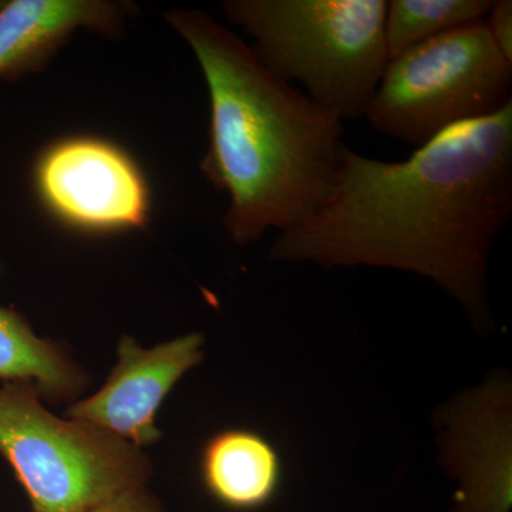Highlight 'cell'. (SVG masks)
Here are the masks:
<instances>
[{
    "label": "cell",
    "mask_w": 512,
    "mask_h": 512,
    "mask_svg": "<svg viewBox=\"0 0 512 512\" xmlns=\"http://www.w3.org/2000/svg\"><path fill=\"white\" fill-rule=\"evenodd\" d=\"M512 214V104L404 161L346 147L318 210L279 232L272 261L399 269L430 279L491 329L487 266Z\"/></svg>",
    "instance_id": "1"
},
{
    "label": "cell",
    "mask_w": 512,
    "mask_h": 512,
    "mask_svg": "<svg viewBox=\"0 0 512 512\" xmlns=\"http://www.w3.org/2000/svg\"><path fill=\"white\" fill-rule=\"evenodd\" d=\"M165 19L200 63L210 94V143L201 170L227 192L225 227L248 245L318 210L346 150L343 121L276 77L251 49L201 10Z\"/></svg>",
    "instance_id": "2"
},
{
    "label": "cell",
    "mask_w": 512,
    "mask_h": 512,
    "mask_svg": "<svg viewBox=\"0 0 512 512\" xmlns=\"http://www.w3.org/2000/svg\"><path fill=\"white\" fill-rule=\"evenodd\" d=\"M222 10L269 72L342 121L365 117L389 62L386 0H228Z\"/></svg>",
    "instance_id": "3"
},
{
    "label": "cell",
    "mask_w": 512,
    "mask_h": 512,
    "mask_svg": "<svg viewBox=\"0 0 512 512\" xmlns=\"http://www.w3.org/2000/svg\"><path fill=\"white\" fill-rule=\"evenodd\" d=\"M30 382L0 387V454L33 512H86L147 485L153 464L141 448L43 406Z\"/></svg>",
    "instance_id": "4"
},
{
    "label": "cell",
    "mask_w": 512,
    "mask_h": 512,
    "mask_svg": "<svg viewBox=\"0 0 512 512\" xmlns=\"http://www.w3.org/2000/svg\"><path fill=\"white\" fill-rule=\"evenodd\" d=\"M512 104V63L484 20L426 40L389 60L365 119L416 148Z\"/></svg>",
    "instance_id": "5"
},
{
    "label": "cell",
    "mask_w": 512,
    "mask_h": 512,
    "mask_svg": "<svg viewBox=\"0 0 512 512\" xmlns=\"http://www.w3.org/2000/svg\"><path fill=\"white\" fill-rule=\"evenodd\" d=\"M33 178L42 204L70 228L107 234L147 224L146 178L133 158L110 141H57L37 158Z\"/></svg>",
    "instance_id": "6"
},
{
    "label": "cell",
    "mask_w": 512,
    "mask_h": 512,
    "mask_svg": "<svg viewBox=\"0 0 512 512\" xmlns=\"http://www.w3.org/2000/svg\"><path fill=\"white\" fill-rule=\"evenodd\" d=\"M439 463L457 481L450 512H511L512 384L497 372L441 404Z\"/></svg>",
    "instance_id": "7"
},
{
    "label": "cell",
    "mask_w": 512,
    "mask_h": 512,
    "mask_svg": "<svg viewBox=\"0 0 512 512\" xmlns=\"http://www.w3.org/2000/svg\"><path fill=\"white\" fill-rule=\"evenodd\" d=\"M204 343L201 333H188L146 349L123 336L109 379L93 396L70 404L67 419L83 421L138 448L157 443V410L178 380L200 365Z\"/></svg>",
    "instance_id": "8"
},
{
    "label": "cell",
    "mask_w": 512,
    "mask_h": 512,
    "mask_svg": "<svg viewBox=\"0 0 512 512\" xmlns=\"http://www.w3.org/2000/svg\"><path fill=\"white\" fill-rule=\"evenodd\" d=\"M130 6L104 0H10L0 8V79L40 72L76 30L114 36Z\"/></svg>",
    "instance_id": "9"
},
{
    "label": "cell",
    "mask_w": 512,
    "mask_h": 512,
    "mask_svg": "<svg viewBox=\"0 0 512 512\" xmlns=\"http://www.w3.org/2000/svg\"><path fill=\"white\" fill-rule=\"evenodd\" d=\"M200 473L205 490L222 507L255 511L274 500L284 464L274 444L258 431L225 429L202 447Z\"/></svg>",
    "instance_id": "10"
},
{
    "label": "cell",
    "mask_w": 512,
    "mask_h": 512,
    "mask_svg": "<svg viewBox=\"0 0 512 512\" xmlns=\"http://www.w3.org/2000/svg\"><path fill=\"white\" fill-rule=\"evenodd\" d=\"M0 380L35 384L43 400L76 402L89 376L56 340L39 338L25 316L0 306Z\"/></svg>",
    "instance_id": "11"
},
{
    "label": "cell",
    "mask_w": 512,
    "mask_h": 512,
    "mask_svg": "<svg viewBox=\"0 0 512 512\" xmlns=\"http://www.w3.org/2000/svg\"><path fill=\"white\" fill-rule=\"evenodd\" d=\"M493 0H390L384 20L389 60L450 30L481 22Z\"/></svg>",
    "instance_id": "12"
},
{
    "label": "cell",
    "mask_w": 512,
    "mask_h": 512,
    "mask_svg": "<svg viewBox=\"0 0 512 512\" xmlns=\"http://www.w3.org/2000/svg\"><path fill=\"white\" fill-rule=\"evenodd\" d=\"M86 512H165V508L160 498L143 485L114 495Z\"/></svg>",
    "instance_id": "13"
},
{
    "label": "cell",
    "mask_w": 512,
    "mask_h": 512,
    "mask_svg": "<svg viewBox=\"0 0 512 512\" xmlns=\"http://www.w3.org/2000/svg\"><path fill=\"white\" fill-rule=\"evenodd\" d=\"M491 39L507 62L512 63V2L511 0H493L484 19Z\"/></svg>",
    "instance_id": "14"
}]
</instances>
